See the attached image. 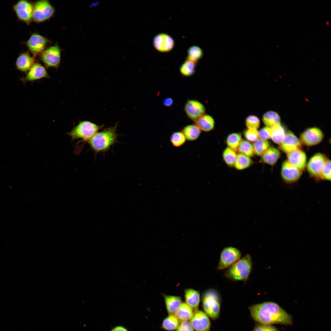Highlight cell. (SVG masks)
<instances>
[{
    "mask_svg": "<svg viewBox=\"0 0 331 331\" xmlns=\"http://www.w3.org/2000/svg\"><path fill=\"white\" fill-rule=\"evenodd\" d=\"M252 318L258 324L272 325L281 324L291 325L293 318L277 303L266 302L253 305L249 307Z\"/></svg>",
    "mask_w": 331,
    "mask_h": 331,
    "instance_id": "6da1fadb",
    "label": "cell"
},
{
    "mask_svg": "<svg viewBox=\"0 0 331 331\" xmlns=\"http://www.w3.org/2000/svg\"><path fill=\"white\" fill-rule=\"evenodd\" d=\"M117 126L116 124L114 126L97 132L87 142L91 149L96 153L109 150L117 142Z\"/></svg>",
    "mask_w": 331,
    "mask_h": 331,
    "instance_id": "7a4b0ae2",
    "label": "cell"
},
{
    "mask_svg": "<svg viewBox=\"0 0 331 331\" xmlns=\"http://www.w3.org/2000/svg\"><path fill=\"white\" fill-rule=\"evenodd\" d=\"M252 266L251 256L249 254H246L229 268L224 276L232 281H246L249 277Z\"/></svg>",
    "mask_w": 331,
    "mask_h": 331,
    "instance_id": "3957f363",
    "label": "cell"
},
{
    "mask_svg": "<svg viewBox=\"0 0 331 331\" xmlns=\"http://www.w3.org/2000/svg\"><path fill=\"white\" fill-rule=\"evenodd\" d=\"M202 300L204 312L212 320L218 319L220 316L221 302L219 292L214 289L207 290L203 293Z\"/></svg>",
    "mask_w": 331,
    "mask_h": 331,
    "instance_id": "277c9868",
    "label": "cell"
},
{
    "mask_svg": "<svg viewBox=\"0 0 331 331\" xmlns=\"http://www.w3.org/2000/svg\"><path fill=\"white\" fill-rule=\"evenodd\" d=\"M102 127L90 121H82L73 127L67 134L73 140L81 139L87 142Z\"/></svg>",
    "mask_w": 331,
    "mask_h": 331,
    "instance_id": "5b68a950",
    "label": "cell"
},
{
    "mask_svg": "<svg viewBox=\"0 0 331 331\" xmlns=\"http://www.w3.org/2000/svg\"><path fill=\"white\" fill-rule=\"evenodd\" d=\"M241 252L237 248L232 246L225 248L220 253L217 269L221 270L229 268L241 258Z\"/></svg>",
    "mask_w": 331,
    "mask_h": 331,
    "instance_id": "8992f818",
    "label": "cell"
},
{
    "mask_svg": "<svg viewBox=\"0 0 331 331\" xmlns=\"http://www.w3.org/2000/svg\"><path fill=\"white\" fill-rule=\"evenodd\" d=\"M54 12V7L48 1H38L33 6L32 19L37 22H43L51 17Z\"/></svg>",
    "mask_w": 331,
    "mask_h": 331,
    "instance_id": "52a82bcc",
    "label": "cell"
},
{
    "mask_svg": "<svg viewBox=\"0 0 331 331\" xmlns=\"http://www.w3.org/2000/svg\"><path fill=\"white\" fill-rule=\"evenodd\" d=\"M327 159L325 155L320 153H317L312 157L307 165L310 174L317 179H321V171Z\"/></svg>",
    "mask_w": 331,
    "mask_h": 331,
    "instance_id": "ba28073f",
    "label": "cell"
},
{
    "mask_svg": "<svg viewBox=\"0 0 331 331\" xmlns=\"http://www.w3.org/2000/svg\"><path fill=\"white\" fill-rule=\"evenodd\" d=\"M189 322L196 331H210V319L208 316L202 310H195Z\"/></svg>",
    "mask_w": 331,
    "mask_h": 331,
    "instance_id": "9c48e42d",
    "label": "cell"
},
{
    "mask_svg": "<svg viewBox=\"0 0 331 331\" xmlns=\"http://www.w3.org/2000/svg\"><path fill=\"white\" fill-rule=\"evenodd\" d=\"M60 49L58 46H51L43 52L42 60L46 67L57 68L60 63Z\"/></svg>",
    "mask_w": 331,
    "mask_h": 331,
    "instance_id": "30bf717a",
    "label": "cell"
},
{
    "mask_svg": "<svg viewBox=\"0 0 331 331\" xmlns=\"http://www.w3.org/2000/svg\"><path fill=\"white\" fill-rule=\"evenodd\" d=\"M324 135L319 128L314 127L309 128L300 135L301 143L307 146H312L318 144L323 140Z\"/></svg>",
    "mask_w": 331,
    "mask_h": 331,
    "instance_id": "8fae6325",
    "label": "cell"
},
{
    "mask_svg": "<svg viewBox=\"0 0 331 331\" xmlns=\"http://www.w3.org/2000/svg\"><path fill=\"white\" fill-rule=\"evenodd\" d=\"M13 8L19 19L29 24L32 19V5L27 1L22 0L14 5Z\"/></svg>",
    "mask_w": 331,
    "mask_h": 331,
    "instance_id": "7c38bea8",
    "label": "cell"
},
{
    "mask_svg": "<svg viewBox=\"0 0 331 331\" xmlns=\"http://www.w3.org/2000/svg\"><path fill=\"white\" fill-rule=\"evenodd\" d=\"M302 174L301 170L296 167L287 160L283 162L282 166L281 175L283 180L287 183L297 181Z\"/></svg>",
    "mask_w": 331,
    "mask_h": 331,
    "instance_id": "4fadbf2b",
    "label": "cell"
},
{
    "mask_svg": "<svg viewBox=\"0 0 331 331\" xmlns=\"http://www.w3.org/2000/svg\"><path fill=\"white\" fill-rule=\"evenodd\" d=\"M184 110L188 116L195 122L204 114L205 111L203 104L193 100L187 101L185 105Z\"/></svg>",
    "mask_w": 331,
    "mask_h": 331,
    "instance_id": "5bb4252c",
    "label": "cell"
},
{
    "mask_svg": "<svg viewBox=\"0 0 331 331\" xmlns=\"http://www.w3.org/2000/svg\"><path fill=\"white\" fill-rule=\"evenodd\" d=\"M154 48L161 52H167L172 50L174 45V40L169 35L161 33L155 36L153 41Z\"/></svg>",
    "mask_w": 331,
    "mask_h": 331,
    "instance_id": "9a60e30c",
    "label": "cell"
},
{
    "mask_svg": "<svg viewBox=\"0 0 331 331\" xmlns=\"http://www.w3.org/2000/svg\"><path fill=\"white\" fill-rule=\"evenodd\" d=\"M49 77L45 67L40 63H36L28 71L25 76L21 79L24 83H25L28 82H32Z\"/></svg>",
    "mask_w": 331,
    "mask_h": 331,
    "instance_id": "2e32d148",
    "label": "cell"
},
{
    "mask_svg": "<svg viewBox=\"0 0 331 331\" xmlns=\"http://www.w3.org/2000/svg\"><path fill=\"white\" fill-rule=\"evenodd\" d=\"M302 147L300 141L294 134L291 131L286 133L285 138L280 145V149L283 152L288 153L300 149Z\"/></svg>",
    "mask_w": 331,
    "mask_h": 331,
    "instance_id": "e0dca14e",
    "label": "cell"
},
{
    "mask_svg": "<svg viewBox=\"0 0 331 331\" xmlns=\"http://www.w3.org/2000/svg\"><path fill=\"white\" fill-rule=\"evenodd\" d=\"M48 41L43 36L34 34L28 40L27 45L29 50L34 54L36 55L44 51Z\"/></svg>",
    "mask_w": 331,
    "mask_h": 331,
    "instance_id": "ac0fdd59",
    "label": "cell"
},
{
    "mask_svg": "<svg viewBox=\"0 0 331 331\" xmlns=\"http://www.w3.org/2000/svg\"><path fill=\"white\" fill-rule=\"evenodd\" d=\"M287 154V161L291 164L301 170L305 169L306 162V156L304 152L300 149H299L290 152Z\"/></svg>",
    "mask_w": 331,
    "mask_h": 331,
    "instance_id": "d6986e66",
    "label": "cell"
},
{
    "mask_svg": "<svg viewBox=\"0 0 331 331\" xmlns=\"http://www.w3.org/2000/svg\"><path fill=\"white\" fill-rule=\"evenodd\" d=\"M34 59L27 52L20 54L17 58L16 66L19 71L27 73L35 64Z\"/></svg>",
    "mask_w": 331,
    "mask_h": 331,
    "instance_id": "ffe728a7",
    "label": "cell"
},
{
    "mask_svg": "<svg viewBox=\"0 0 331 331\" xmlns=\"http://www.w3.org/2000/svg\"><path fill=\"white\" fill-rule=\"evenodd\" d=\"M163 296L168 312L169 314L175 315L182 303L181 298L178 296L164 294Z\"/></svg>",
    "mask_w": 331,
    "mask_h": 331,
    "instance_id": "44dd1931",
    "label": "cell"
},
{
    "mask_svg": "<svg viewBox=\"0 0 331 331\" xmlns=\"http://www.w3.org/2000/svg\"><path fill=\"white\" fill-rule=\"evenodd\" d=\"M184 293L186 303L193 310H197L200 301V293L195 289L188 288L185 290Z\"/></svg>",
    "mask_w": 331,
    "mask_h": 331,
    "instance_id": "7402d4cb",
    "label": "cell"
},
{
    "mask_svg": "<svg viewBox=\"0 0 331 331\" xmlns=\"http://www.w3.org/2000/svg\"><path fill=\"white\" fill-rule=\"evenodd\" d=\"M280 155V152L277 149L269 147L261 156V160L264 163L273 165L277 162Z\"/></svg>",
    "mask_w": 331,
    "mask_h": 331,
    "instance_id": "603a6c76",
    "label": "cell"
},
{
    "mask_svg": "<svg viewBox=\"0 0 331 331\" xmlns=\"http://www.w3.org/2000/svg\"><path fill=\"white\" fill-rule=\"evenodd\" d=\"M196 125L201 131L209 132L213 130L215 127V122L213 118L210 116L204 114L196 122Z\"/></svg>",
    "mask_w": 331,
    "mask_h": 331,
    "instance_id": "cb8c5ba5",
    "label": "cell"
},
{
    "mask_svg": "<svg viewBox=\"0 0 331 331\" xmlns=\"http://www.w3.org/2000/svg\"><path fill=\"white\" fill-rule=\"evenodd\" d=\"M193 309L185 302H182L175 315L179 320L181 321L190 320L192 316Z\"/></svg>",
    "mask_w": 331,
    "mask_h": 331,
    "instance_id": "d4e9b609",
    "label": "cell"
},
{
    "mask_svg": "<svg viewBox=\"0 0 331 331\" xmlns=\"http://www.w3.org/2000/svg\"><path fill=\"white\" fill-rule=\"evenodd\" d=\"M182 132L186 139L192 141L198 138L201 133V130L196 125L191 124L184 127Z\"/></svg>",
    "mask_w": 331,
    "mask_h": 331,
    "instance_id": "484cf974",
    "label": "cell"
},
{
    "mask_svg": "<svg viewBox=\"0 0 331 331\" xmlns=\"http://www.w3.org/2000/svg\"><path fill=\"white\" fill-rule=\"evenodd\" d=\"M262 120L266 127L270 128L280 124V118L279 115L272 111L265 113L263 116Z\"/></svg>",
    "mask_w": 331,
    "mask_h": 331,
    "instance_id": "4316f807",
    "label": "cell"
},
{
    "mask_svg": "<svg viewBox=\"0 0 331 331\" xmlns=\"http://www.w3.org/2000/svg\"><path fill=\"white\" fill-rule=\"evenodd\" d=\"M271 138L275 143L280 145L286 135L284 128L280 124L271 128Z\"/></svg>",
    "mask_w": 331,
    "mask_h": 331,
    "instance_id": "83f0119b",
    "label": "cell"
},
{
    "mask_svg": "<svg viewBox=\"0 0 331 331\" xmlns=\"http://www.w3.org/2000/svg\"><path fill=\"white\" fill-rule=\"evenodd\" d=\"M253 162L250 158L239 153L237 155L234 167L238 170H242L250 166Z\"/></svg>",
    "mask_w": 331,
    "mask_h": 331,
    "instance_id": "f1b7e54d",
    "label": "cell"
},
{
    "mask_svg": "<svg viewBox=\"0 0 331 331\" xmlns=\"http://www.w3.org/2000/svg\"><path fill=\"white\" fill-rule=\"evenodd\" d=\"M242 140V136L239 133H232L229 134L226 139V143L228 147L235 151L237 150L239 144Z\"/></svg>",
    "mask_w": 331,
    "mask_h": 331,
    "instance_id": "f546056e",
    "label": "cell"
},
{
    "mask_svg": "<svg viewBox=\"0 0 331 331\" xmlns=\"http://www.w3.org/2000/svg\"><path fill=\"white\" fill-rule=\"evenodd\" d=\"M179 324V320L175 315L169 314L163 321L162 327L168 331L176 330Z\"/></svg>",
    "mask_w": 331,
    "mask_h": 331,
    "instance_id": "4dcf8cb0",
    "label": "cell"
},
{
    "mask_svg": "<svg viewBox=\"0 0 331 331\" xmlns=\"http://www.w3.org/2000/svg\"><path fill=\"white\" fill-rule=\"evenodd\" d=\"M196 63L186 59L180 67V71L181 74L185 76L192 75L195 71Z\"/></svg>",
    "mask_w": 331,
    "mask_h": 331,
    "instance_id": "1f68e13d",
    "label": "cell"
},
{
    "mask_svg": "<svg viewBox=\"0 0 331 331\" xmlns=\"http://www.w3.org/2000/svg\"><path fill=\"white\" fill-rule=\"evenodd\" d=\"M222 155L224 162L228 166H234L237 156L235 151L227 147L224 150Z\"/></svg>",
    "mask_w": 331,
    "mask_h": 331,
    "instance_id": "d6a6232c",
    "label": "cell"
},
{
    "mask_svg": "<svg viewBox=\"0 0 331 331\" xmlns=\"http://www.w3.org/2000/svg\"><path fill=\"white\" fill-rule=\"evenodd\" d=\"M270 145L268 141L258 139L253 144L254 154L261 156L270 147Z\"/></svg>",
    "mask_w": 331,
    "mask_h": 331,
    "instance_id": "836d02e7",
    "label": "cell"
},
{
    "mask_svg": "<svg viewBox=\"0 0 331 331\" xmlns=\"http://www.w3.org/2000/svg\"><path fill=\"white\" fill-rule=\"evenodd\" d=\"M237 150L239 153L250 158L253 157L254 154L253 145L246 140L242 139L239 145Z\"/></svg>",
    "mask_w": 331,
    "mask_h": 331,
    "instance_id": "e575fe53",
    "label": "cell"
},
{
    "mask_svg": "<svg viewBox=\"0 0 331 331\" xmlns=\"http://www.w3.org/2000/svg\"><path fill=\"white\" fill-rule=\"evenodd\" d=\"M203 55L202 50L198 46H193L188 49L187 59L196 63L202 58Z\"/></svg>",
    "mask_w": 331,
    "mask_h": 331,
    "instance_id": "d590c367",
    "label": "cell"
},
{
    "mask_svg": "<svg viewBox=\"0 0 331 331\" xmlns=\"http://www.w3.org/2000/svg\"><path fill=\"white\" fill-rule=\"evenodd\" d=\"M186 138L182 131L173 132L171 135L170 140L172 144L175 147H179L186 142Z\"/></svg>",
    "mask_w": 331,
    "mask_h": 331,
    "instance_id": "8d00e7d4",
    "label": "cell"
},
{
    "mask_svg": "<svg viewBox=\"0 0 331 331\" xmlns=\"http://www.w3.org/2000/svg\"><path fill=\"white\" fill-rule=\"evenodd\" d=\"M260 124V120L255 116H249L246 119L245 125L248 129H257L259 127Z\"/></svg>",
    "mask_w": 331,
    "mask_h": 331,
    "instance_id": "74e56055",
    "label": "cell"
},
{
    "mask_svg": "<svg viewBox=\"0 0 331 331\" xmlns=\"http://www.w3.org/2000/svg\"><path fill=\"white\" fill-rule=\"evenodd\" d=\"M243 135L246 140L254 142L258 139V131L256 129L248 128L244 131Z\"/></svg>",
    "mask_w": 331,
    "mask_h": 331,
    "instance_id": "f35d334b",
    "label": "cell"
},
{
    "mask_svg": "<svg viewBox=\"0 0 331 331\" xmlns=\"http://www.w3.org/2000/svg\"><path fill=\"white\" fill-rule=\"evenodd\" d=\"M331 161L327 159L321 171V179L330 181L331 180Z\"/></svg>",
    "mask_w": 331,
    "mask_h": 331,
    "instance_id": "ab89813d",
    "label": "cell"
},
{
    "mask_svg": "<svg viewBox=\"0 0 331 331\" xmlns=\"http://www.w3.org/2000/svg\"><path fill=\"white\" fill-rule=\"evenodd\" d=\"M271 128L263 127L258 131V138L262 140L267 141L271 138Z\"/></svg>",
    "mask_w": 331,
    "mask_h": 331,
    "instance_id": "60d3db41",
    "label": "cell"
},
{
    "mask_svg": "<svg viewBox=\"0 0 331 331\" xmlns=\"http://www.w3.org/2000/svg\"><path fill=\"white\" fill-rule=\"evenodd\" d=\"M252 331H279L275 327L272 325L257 324L255 326Z\"/></svg>",
    "mask_w": 331,
    "mask_h": 331,
    "instance_id": "b9f144b4",
    "label": "cell"
},
{
    "mask_svg": "<svg viewBox=\"0 0 331 331\" xmlns=\"http://www.w3.org/2000/svg\"><path fill=\"white\" fill-rule=\"evenodd\" d=\"M176 331H194L190 322L188 321H181Z\"/></svg>",
    "mask_w": 331,
    "mask_h": 331,
    "instance_id": "7bdbcfd3",
    "label": "cell"
},
{
    "mask_svg": "<svg viewBox=\"0 0 331 331\" xmlns=\"http://www.w3.org/2000/svg\"><path fill=\"white\" fill-rule=\"evenodd\" d=\"M162 103L163 105L165 106L169 107L173 105V101L172 98L170 97H167L163 100Z\"/></svg>",
    "mask_w": 331,
    "mask_h": 331,
    "instance_id": "ee69618b",
    "label": "cell"
},
{
    "mask_svg": "<svg viewBox=\"0 0 331 331\" xmlns=\"http://www.w3.org/2000/svg\"><path fill=\"white\" fill-rule=\"evenodd\" d=\"M111 331H128L124 327L122 326H117L114 328Z\"/></svg>",
    "mask_w": 331,
    "mask_h": 331,
    "instance_id": "f6af8a7d",
    "label": "cell"
}]
</instances>
